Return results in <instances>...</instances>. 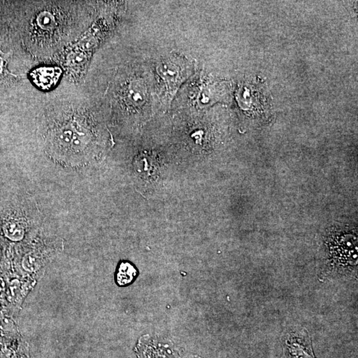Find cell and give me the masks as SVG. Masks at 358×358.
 Here are the masks:
<instances>
[{"mask_svg": "<svg viewBox=\"0 0 358 358\" xmlns=\"http://www.w3.org/2000/svg\"><path fill=\"white\" fill-rule=\"evenodd\" d=\"M319 265V281L357 279V236L350 229H336L328 233L325 242V252Z\"/></svg>", "mask_w": 358, "mask_h": 358, "instance_id": "6da1fadb", "label": "cell"}, {"mask_svg": "<svg viewBox=\"0 0 358 358\" xmlns=\"http://www.w3.org/2000/svg\"><path fill=\"white\" fill-rule=\"evenodd\" d=\"M281 358H316L311 336L306 328L293 326L282 336Z\"/></svg>", "mask_w": 358, "mask_h": 358, "instance_id": "7a4b0ae2", "label": "cell"}, {"mask_svg": "<svg viewBox=\"0 0 358 358\" xmlns=\"http://www.w3.org/2000/svg\"><path fill=\"white\" fill-rule=\"evenodd\" d=\"M158 75L169 88H176L190 75L191 66L185 59L173 56L165 59L157 68Z\"/></svg>", "mask_w": 358, "mask_h": 358, "instance_id": "3957f363", "label": "cell"}, {"mask_svg": "<svg viewBox=\"0 0 358 358\" xmlns=\"http://www.w3.org/2000/svg\"><path fill=\"white\" fill-rule=\"evenodd\" d=\"M61 75V68L56 66H45L36 68L31 73V77L37 86L47 91L57 84Z\"/></svg>", "mask_w": 358, "mask_h": 358, "instance_id": "277c9868", "label": "cell"}, {"mask_svg": "<svg viewBox=\"0 0 358 358\" xmlns=\"http://www.w3.org/2000/svg\"><path fill=\"white\" fill-rule=\"evenodd\" d=\"M137 277V268L133 264L123 261L119 264L116 274L117 283L121 287L127 286L134 281Z\"/></svg>", "mask_w": 358, "mask_h": 358, "instance_id": "5b68a950", "label": "cell"}, {"mask_svg": "<svg viewBox=\"0 0 358 358\" xmlns=\"http://www.w3.org/2000/svg\"><path fill=\"white\" fill-rule=\"evenodd\" d=\"M144 96L143 87L138 84L131 85L128 91V98L131 102L135 104H141L144 102Z\"/></svg>", "mask_w": 358, "mask_h": 358, "instance_id": "8992f818", "label": "cell"}, {"mask_svg": "<svg viewBox=\"0 0 358 358\" xmlns=\"http://www.w3.org/2000/svg\"><path fill=\"white\" fill-rule=\"evenodd\" d=\"M6 232L12 240H20L24 236V229L20 224L13 223L8 225Z\"/></svg>", "mask_w": 358, "mask_h": 358, "instance_id": "52a82bcc", "label": "cell"}]
</instances>
